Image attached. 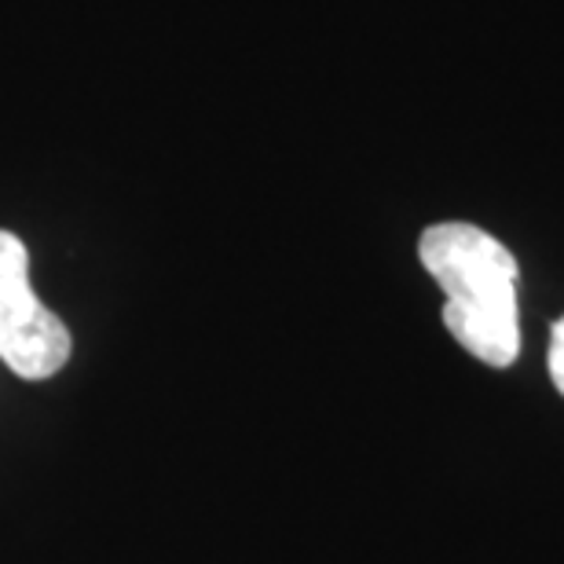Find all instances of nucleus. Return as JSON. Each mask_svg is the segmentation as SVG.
Returning a JSON list of instances; mask_svg holds the SVG:
<instances>
[{
  "instance_id": "nucleus-1",
  "label": "nucleus",
  "mask_w": 564,
  "mask_h": 564,
  "mask_svg": "<svg viewBox=\"0 0 564 564\" xmlns=\"http://www.w3.org/2000/svg\"><path fill=\"white\" fill-rule=\"evenodd\" d=\"M422 268L444 290V326L473 359L510 367L521 356L517 257L477 224L444 220L422 231Z\"/></svg>"
},
{
  "instance_id": "nucleus-2",
  "label": "nucleus",
  "mask_w": 564,
  "mask_h": 564,
  "mask_svg": "<svg viewBox=\"0 0 564 564\" xmlns=\"http://www.w3.org/2000/svg\"><path fill=\"white\" fill-rule=\"evenodd\" d=\"M70 356L74 334L33 290L26 242L0 228V364L15 378L48 381Z\"/></svg>"
},
{
  "instance_id": "nucleus-3",
  "label": "nucleus",
  "mask_w": 564,
  "mask_h": 564,
  "mask_svg": "<svg viewBox=\"0 0 564 564\" xmlns=\"http://www.w3.org/2000/svg\"><path fill=\"white\" fill-rule=\"evenodd\" d=\"M550 378H554L557 392L564 397V315L550 330Z\"/></svg>"
}]
</instances>
